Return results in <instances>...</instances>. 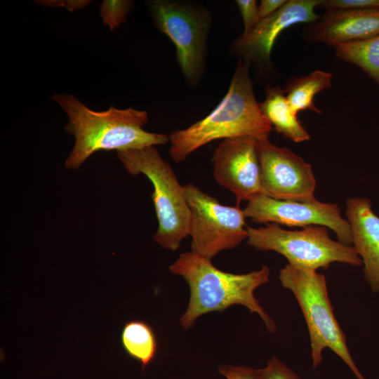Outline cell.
Masks as SVG:
<instances>
[{
	"mask_svg": "<svg viewBox=\"0 0 379 379\" xmlns=\"http://www.w3.org/2000/svg\"><path fill=\"white\" fill-rule=\"evenodd\" d=\"M51 99L58 103L68 116L65 130L75 138L74 146L65 166L77 169L93 154L100 151L117 152L148 146L164 145L169 136L142 128L149 121L145 110L134 108L97 112L86 106L69 93H54Z\"/></svg>",
	"mask_w": 379,
	"mask_h": 379,
	"instance_id": "1",
	"label": "cell"
},
{
	"mask_svg": "<svg viewBox=\"0 0 379 379\" xmlns=\"http://www.w3.org/2000/svg\"><path fill=\"white\" fill-rule=\"evenodd\" d=\"M250 64L239 59L229 89L206 117L169 135V153L176 163L185 161L202 146L219 139L253 137L267 139L272 126L255 99Z\"/></svg>",
	"mask_w": 379,
	"mask_h": 379,
	"instance_id": "2",
	"label": "cell"
},
{
	"mask_svg": "<svg viewBox=\"0 0 379 379\" xmlns=\"http://www.w3.org/2000/svg\"><path fill=\"white\" fill-rule=\"evenodd\" d=\"M171 273L182 277L189 285L190 297L186 311L180 319L181 326L192 327L198 317L211 312H222L232 305H241L251 312L258 313L267 329L274 333L276 324L270 317L254 291L269 281L270 269L266 265L246 274L220 270L207 259L193 251L180 254L169 266Z\"/></svg>",
	"mask_w": 379,
	"mask_h": 379,
	"instance_id": "3",
	"label": "cell"
},
{
	"mask_svg": "<svg viewBox=\"0 0 379 379\" xmlns=\"http://www.w3.org/2000/svg\"><path fill=\"white\" fill-rule=\"evenodd\" d=\"M117 156L128 173H142L152 182L159 225L154 239L162 248L176 251L189 236L191 211L173 169L155 146L119 151Z\"/></svg>",
	"mask_w": 379,
	"mask_h": 379,
	"instance_id": "4",
	"label": "cell"
},
{
	"mask_svg": "<svg viewBox=\"0 0 379 379\" xmlns=\"http://www.w3.org/2000/svg\"><path fill=\"white\" fill-rule=\"evenodd\" d=\"M281 286L292 291L298 302L309 331L313 367L329 348L350 368L357 379H365L356 366L346 344V337L333 313L326 277L314 270L286 265L279 272Z\"/></svg>",
	"mask_w": 379,
	"mask_h": 379,
	"instance_id": "5",
	"label": "cell"
},
{
	"mask_svg": "<svg viewBox=\"0 0 379 379\" xmlns=\"http://www.w3.org/2000/svg\"><path fill=\"white\" fill-rule=\"evenodd\" d=\"M247 244L260 251L277 252L284 256L288 264L310 270L327 269L335 262L351 265L362 264L352 246L333 240L328 228L324 226L288 230L269 223L258 228L248 227Z\"/></svg>",
	"mask_w": 379,
	"mask_h": 379,
	"instance_id": "6",
	"label": "cell"
},
{
	"mask_svg": "<svg viewBox=\"0 0 379 379\" xmlns=\"http://www.w3.org/2000/svg\"><path fill=\"white\" fill-rule=\"evenodd\" d=\"M149 7L157 27L174 43L186 81L195 86L204 72L210 13L194 3L179 1L154 0Z\"/></svg>",
	"mask_w": 379,
	"mask_h": 379,
	"instance_id": "7",
	"label": "cell"
},
{
	"mask_svg": "<svg viewBox=\"0 0 379 379\" xmlns=\"http://www.w3.org/2000/svg\"><path fill=\"white\" fill-rule=\"evenodd\" d=\"M183 189L191 211L192 251L211 260L247 239L246 216L239 205H223L192 182Z\"/></svg>",
	"mask_w": 379,
	"mask_h": 379,
	"instance_id": "8",
	"label": "cell"
},
{
	"mask_svg": "<svg viewBox=\"0 0 379 379\" xmlns=\"http://www.w3.org/2000/svg\"><path fill=\"white\" fill-rule=\"evenodd\" d=\"M244 213L246 218L257 223L302 227L324 226L335 233L339 242L352 244L350 225L342 217L335 203H324L316 199L305 201L280 200L261 194L248 201Z\"/></svg>",
	"mask_w": 379,
	"mask_h": 379,
	"instance_id": "9",
	"label": "cell"
},
{
	"mask_svg": "<svg viewBox=\"0 0 379 379\" xmlns=\"http://www.w3.org/2000/svg\"><path fill=\"white\" fill-rule=\"evenodd\" d=\"M260 182L265 195L280 200L305 201L314 197L312 166L287 147L269 139L257 140Z\"/></svg>",
	"mask_w": 379,
	"mask_h": 379,
	"instance_id": "10",
	"label": "cell"
},
{
	"mask_svg": "<svg viewBox=\"0 0 379 379\" xmlns=\"http://www.w3.org/2000/svg\"><path fill=\"white\" fill-rule=\"evenodd\" d=\"M321 0H288L276 13L260 19L248 33L242 34L232 44L230 53L260 69L270 70L271 53L279 36L298 24L315 22V12Z\"/></svg>",
	"mask_w": 379,
	"mask_h": 379,
	"instance_id": "11",
	"label": "cell"
},
{
	"mask_svg": "<svg viewBox=\"0 0 379 379\" xmlns=\"http://www.w3.org/2000/svg\"><path fill=\"white\" fill-rule=\"evenodd\" d=\"M258 139L237 137L222 140L213 156L216 182L233 193L238 201L265 194L260 182Z\"/></svg>",
	"mask_w": 379,
	"mask_h": 379,
	"instance_id": "12",
	"label": "cell"
},
{
	"mask_svg": "<svg viewBox=\"0 0 379 379\" xmlns=\"http://www.w3.org/2000/svg\"><path fill=\"white\" fill-rule=\"evenodd\" d=\"M379 34V8L326 11L307 24L302 36L309 44H338L361 41Z\"/></svg>",
	"mask_w": 379,
	"mask_h": 379,
	"instance_id": "13",
	"label": "cell"
},
{
	"mask_svg": "<svg viewBox=\"0 0 379 379\" xmlns=\"http://www.w3.org/2000/svg\"><path fill=\"white\" fill-rule=\"evenodd\" d=\"M345 215L351 227L352 246L364 265L365 278L373 291H379V216L366 197L348 199Z\"/></svg>",
	"mask_w": 379,
	"mask_h": 379,
	"instance_id": "14",
	"label": "cell"
},
{
	"mask_svg": "<svg viewBox=\"0 0 379 379\" xmlns=\"http://www.w3.org/2000/svg\"><path fill=\"white\" fill-rule=\"evenodd\" d=\"M260 107L267 120L278 133L295 142L310 139V135L296 114L291 108L279 86H269L266 89L265 100Z\"/></svg>",
	"mask_w": 379,
	"mask_h": 379,
	"instance_id": "15",
	"label": "cell"
},
{
	"mask_svg": "<svg viewBox=\"0 0 379 379\" xmlns=\"http://www.w3.org/2000/svg\"><path fill=\"white\" fill-rule=\"evenodd\" d=\"M332 73L320 69L305 75L291 76L283 89L293 110L296 114L304 110L321 114L314 99L319 92L332 87Z\"/></svg>",
	"mask_w": 379,
	"mask_h": 379,
	"instance_id": "16",
	"label": "cell"
},
{
	"mask_svg": "<svg viewBox=\"0 0 379 379\" xmlns=\"http://www.w3.org/2000/svg\"><path fill=\"white\" fill-rule=\"evenodd\" d=\"M121 343L126 353L142 364V369L155 358L158 343L155 333L147 322L139 319L128 321L121 333Z\"/></svg>",
	"mask_w": 379,
	"mask_h": 379,
	"instance_id": "17",
	"label": "cell"
},
{
	"mask_svg": "<svg viewBox=\"0 0 379 379\" xmlns=\"http://www.w3.org/2000/svg\"><path fill=\"white\" fill-rule=\"evenodd\" d=\"M335 57L359 67L379 88V34L366 39L333 47Z\"/></svg>",
	"mask_w": 379,
	"mask_h": 379,
	"instance_id": "18",
	"label": "cell"
},
{
	"mask_svg": "<svg viewBox=\"0 0 379 379\" xmlns=\"http://www.w3.org/2000/svg\"><path fill=\"white\" fill-rule=\"evenodd\" d=\"M319 7L326 11L379 8V0H321Z\"/></svg>",
	"mask_w": 379,
	"mask_h": 379,
	"instance_id": "19",
	"label": "cell"
},
{
	"mask_svg": "<svg viewBox=\"0 0 379 379\" xmlns=\"http://www.w3.org/2000/svg\"><path fill=\"white\" fill-rule=\"evenodd\" d=\"M236 4L242 17L244 31L243 34L250 32L260 20L259 6L255 0H237Z\"/></svg>",
	"mask_w": 379,
	"mask_h": 379,
	"instance_id": "20",
	"label": "cell"
},
{
	"mask_svg": "<svg viewBox=\"0 0 379 379\" xmlns=\"http://www.w3.org/2000/svg\"><path fill=\"white\" fill-rule=\"evenodd\" d=\"M263 379H301L277 357L269 360L266 367L259 369Z\"/></svg>",
	"mask_w": 379,
	"mask_h": 379,
	"instance_id": "21",
	"label": "cell"
},
{
	"mask_svg": "<svg viewBox=\"0 0 379 379\" xmlns=\"http://www.w3.org/2000/svg\"><path fill=\"white\" fill-rule=\"evenodd\" d=\"M218 372L227 379H263L259 369L246 366L222 365L218 368Z\"/></svg>",
	"mask_w": 379,
	"mask_h": 379,
	"instance_id": "22",
	"label": "cell"
},
{
	"mask_svg": "<svg viewBox=\"0 0 379 379\" xmlns=\"http://www.w3.org/2000/svg\"><path fill=\"white\" fill-rule=\"evenodd\" d=\"M288 0H262L259 5L260 19L267 18L278 11Z\"/></svg>",
	"mask_w": 379,
	"mask_h": 379,
	"instance_id": "23",
	"label": "cell"
}]
</instances>
